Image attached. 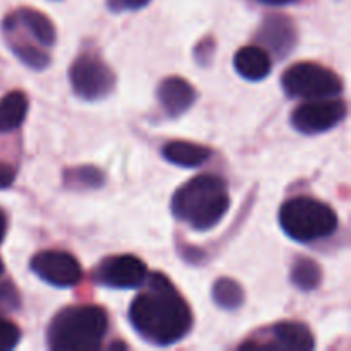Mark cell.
Instances as JSON below:
<instances>
[{
  "instance_id": "1",
  "label": "cell",
  "mask_w": 351,
  "mask_h": 351,
  "mask_svg": "<svg viewBox=\"0 0 351 351\" xmlns=\"http://www.w3.org/2000/svg\"><path fill=\"white\" fill-rule=\"evenodd\" d=\"M146 280V290L129 307L130 326L151 345H177L194 324L191 307L163 273L149 274Z\"/></svg>"
},
{
  "instance_id": "2",
  "label": "cell",
  "mask_w": 351,
  "mask_h": 351,
  "mask_svg": "<svg viewBox=\"0 0 351 351\" xmlns=\"http://www.w3.org/2000/svg\"><path fill=\"white\" fill-rule=\"evenodd\" d=\"M230 208L228 185L215 173H202L185 182L171 197V213L178 221L206 232L225 218Z\"/></svg>"
},
{
  "instance_id": "3",
  "label": "cell",
  "mask_w": 351,
  "mask_h": 351,
  "mask_svg": "<svg viewBox=\"0 0 351 351\" xmlns=\"http://www.w3.org/2000/svg\"><path fill=\"white\" fill-rule=\"evenodd\" d=\"M2 31L10 51L26 67L43 71L50 65L47 48L55 45L57 31L43 12L31 7L17 9L3 19Z\"/></svg>"
},
{
  "instance_id": "4",
  "label": "cell",
  "mask_w": 351,
  "mask_h": 351,
  "mask_svg": "<svg viewBox=\"0 0 351 351\" xmlns=\"http://www.w3.org/2000/svg\"><path fill=\"white\" fill-rule=\"evenodd\" d=\"M108 332V315L98 305L62 308L47 329V345L53 351H95Z\"/></svg>"
},
{
  "instance_id": "5",
  "label": "cell",
  "mask_w": 351,
  "mask_h": 351,
  "mask_svg": "<svg viewBox=\"0 0 351 351\" xmlns=\"http://www.w3.org/2000/svg\"><path fill=\"white\" fill-rule=\"evenodd\" d=\"M280 225L291 240L311 243L331 237L339 221L329 204L308 195H298L281 206Z\"/></svg>"
},
{
  "instance_id": "6",
  "label": "cell",
  "mask_w": 351,
  "mask_h": 351,
  "mask_svg": "<svg viewBox=\"0 0 351 351\" xmlns=\"http://www.w3.org/2000/svg\"><path fill=\"white\" fill-rule=\"evenodd\" d=\"M281 86L290 98L305 99L336 98L345 89L336 72L314 62H300L287 69L281 75Z\"/></svg>"
},
{
  "instance_id": "7",
  "label": "cell",
  "mask_w": 351,
  "mask_h": 351,
  "mask_svg": "<svg viewBox=\"0 0 351 351\" xmlns=\"http://www.w3.org/2000/svg\"><path fill=\"white\" fill-rule=\"evenodd\" d=\"M72 91L84 101H99L115 89V72L95 53H82L72 62L69 71Z\"/></svg>"
},
{
  "instance_id": "8",
  "label": "cell",
  "mask_w": 351,
  "mask_h": 351,
  "mask_svg": "<svg viewBox=\"0 0 351 351\" xmlns=\"http://www.w3.org/2000/svg\"><path fill=\"white\" fill-rule=\"evenodd\" d=\"M346 105L341 99H311L302 103L291 113V125L302 134H322L335 129L346 117Z\"/></svg>"
},
{
  "instance_id": "9",
  "label": "cell",
  "mask_w": 351,
  "mask_h": 351,
  "mask_svg": "<svg viewBox=\"0 0 351 351\" xmlns=\"http://www.w3.org/2000/svg\"><path fill=\"white\" fill-rule=\"evenodd\" d=\"M31 271L45 283L57 288H72L82 280V267L79 261L65 250H43L29 263Z\"/></svg>"
},
{
  "instance_id": "10",
  "label": "cell",
  "mask_w": 351,
  "mask_h": 351,
  "mask_svg": "<svg viewBox=\"0 0 351 351\" xmlns=\"http://www.w3.org/2000/svg\"><path fill=\"white\" fill-rule=\"evenodd\" d=\"M96 281L113 290H132L143 287L147 278V267L139 257L122 254L106 257L95 273Z\"/></svg>"
},
{
  "instance_id": "11",
  "label": "cell",
  "mask_w": 351,
  "mask_h": 351,
  "mask_svg": "<svg viewBox=\"0 0 351 351\" xmlns=\"http://www.w3.org/2000/svg\"><path fill=\"white\" fill-rule=\"evenodd\" d=\"M256 38L264 50H269L276 58L288 57L298 40L293 21L283 14H271L264 17Z\"/></svg>"
},
{
  "instance_id": "12",
  "label": "cell",
  "mask_w": 351,
  "mask_h": 351,
  "mask_svg": "<svg viewBox=\"0 0 351 351\" xmlns=\"http://www.w3.org/2000/svg\"><path fill=\"white\" fill-rule=\"evenodd\" d=\"M291 350V351H311L315 348V339L311 329L302 322L285 321L278 322L271 329V338L266 343H259L256 350Z\"/></svg>"
},
{
  "instance_id": "13",
  "label": "cell",
  "mask_w": 351,
  "mask_h": 351,
  "mask_svg": "<svg viewBox=\"0 0 351 351\" xmlns=\"http://www.w3.org/2000/svg\"><path fill=\"white\" fill-rule=\"evenodd\" d=\"M156 95L161 108L171 119L184 115L187 110L192 108V105L197 99V93H195L194 86L185 81V79L178 77V75L163 79L161 84L158 86Z\"/></svg>"
},
{
  "instance_id": "14",
  "label": "cell",
  "mask_w": 351,
  "mask_h": 351,
  "mask_svg": "<svg viewBox=\"0 0 351 351\" xmlns=\"http://www.w3.org/2000/svg\"><path fill=\"white\" fill-rule=\"evenodd\" d=\"M233 65L239 75H242L247 81H263L273 71L269 53L263 47H256V45L240 48L233 58Z\"/></svg>"
},
{
  "instance_id": "15",
  "label": "cell",
  "mask_w": 351,
  "mask_h": 351,
  "mask_svg": "<svg viewBox=\"0 0 351 351\" xmlns=\"http://www.w3.org/2000/svg\"><path fill=\"white\" fill-rule=\"evenodd\" d=\"M165 160L180 168H197L211 158L213 151L191 141H170L161 149Z\"/></svg>"
},
{
  "instance_id": "16",
  "label": "cell",
  "mask_w": 351,
  "mask_h": 351,
  "mask_svg": "<svg viewBox=\"0 0 351 351\" xmlns=\"http://www.w3.org/2000/svg\"><path fill=\"white\" fill-rule=\"evenodd\" d=\"M27 96L23 91H10L0 99V132L19 129L27 115Z\"/></svg>"
},
{
  "instance_id": "17",
  "label": "cell",
  "mask_w": 351,
  "mask_h": 351,
  "mask_svg": "<svg viewBox=\"0 0 351 351\" xmlns=\"http://www.w3.org/2000/svg\"><path fill=\"white\" fill-rule=\"evenodd\" d=\"M62 182L69 191H95V189L103 187L105 173L99 168L91 167V165H81V167H72L64 170Z\"/></svg>"
},
{
  "instance_id": "18",
  "label": "cell",
  "mask_w": 351,
  "mask_h": 351,
  "mask_svg": "<svg viewBox=\"0 0 351 351\" xmlns=\"http://www.w3.org/2000/svg\"><path fill=\"white\" fill-rule=\"evenodd\" d=\"M290 280L302 291L317 290L322 281L321 266L311 257H297L291 266Z\"/></svg>"
},
{
  "instance_id": "19",
  "label": "cell",
  "mask_w": 351,
  "mask_h": 351,
  "mask_svg": "<svg viewBox=\"0 0 351 351\" xmlns=\"http://www.w3.org/2000/svg\"><path fill=\"white\" fill-rule=\"evenodd\" d=\"M213 300L223 311H237L243 305V288L232 278H219L213 285Z\"/></svg>"
},
{
  "instance_id": "20",
  "label": "cell",
  "mask_w": 351,
  "mask_h": 351,
  "mask_svg": "<svg viewBox=\"0 0 351 351\" xmlns=\"http://www.w3.org/2000/svg\"><path fill=\"white\" fill-rule=\"evenodd\" d=\"M21 331L14 322L0 315V351L12 350L19 345Z\"/></svg>"
},
{
  "instance_id": "21",
  "label": "cell",
  "mask_w": 351,
  "mask_h": 351,
  "mask_svg": "<svg viewBox=\"0 0 351 351\" xmlns=\"http://www.w3.org/2000/svg\"><path fill=\"white\" fill-rule=\"evenodd\" d=\"M19 308V295L10 283L0 285V315L2 312H12Z\"/></svg>"
},
{
  "instance_id": "22",
  "label": "cell",
  "mask_w": 351,
  "mask_h": 351,
  "mask_svg": "<svg viewBox=\"0 0 351 351\" xmlns=\"http://www.w3.org/2000/svg\"><path fill=\"white\" fill-rule=\"evenodd\" d=\"M213 55H215V40L213 38H206V40L199 41V45L194 50L195 62L199 65H209Z\"/></svg>"
},
{
  "instance_id": "23",
  "label": "cell",
  "mask_w": 351,
  "mask_h": 351,
  "mask_svg": "<svg viewBox=\"0 0 351 351\" xmlns=\"http://www.w3.org/2000/svg\"><path fill=\"white\" fill-rule=\"evenodd\" d=\"M151 0H108L112 10H139L146 7Z\"/></svg>"
},
{
  "instance_id": "24",
  "label": "cell",
  "mask_w": 351,
  "mask_h": 351,
  "mask_svg": "<svg viewBox=\"0 0 351 351\" xmlns=\"http://www.w3.org/2000/svg\"><path fill=\"white\" fill-rule=\"evenodd\" d=\"M16 180V171L12 167L5 163H0V189H7Z\"/></svg>"
},
{
  "instance_id": "25",
  "label": "cell",
  "mask_w": 351,
  "mask_h": 351,
  "mask_svg": "<svg viewBox=\"0 0 351 351\" xmlns=\"http://www.w3.org/2000/svg\"><path fill=\"white\" fill-rule=\"evenodd\" d=\"M256 2L263 3V5L281 7V5H290V3H295V2H298V0H256Z\"/></svg>"
},
{
  "instance_id": "26",
  "label": "cell",
  "mask_w": 351,
  "mask_h": 351,
  "mask_svg": "<svg viewBox=\"0 0 351 351\" xmlns=\"http://www.w3.org/2000/svg\"><path fill=\"white\" fill-rule=\"evenodd\" d=\"M5 232H7V219H5V215L0 211V243H2L3 239H5Z\"/></svg>"
},
{
  "instance_id": "27",
  "label": "cell",
  "mask_w": 351,
  "mask_h": 351,
  "mask_svg": "<svg viewBox=\"0 0 351 351\" xmlns=\"http://www.w3.org/2000/svg\"><path fill=\"white\" fill-rule=\"evenodd\" d=\"M2 273H3V263L0 261V274H2Z\"/></svg>"
}]
</instances>
